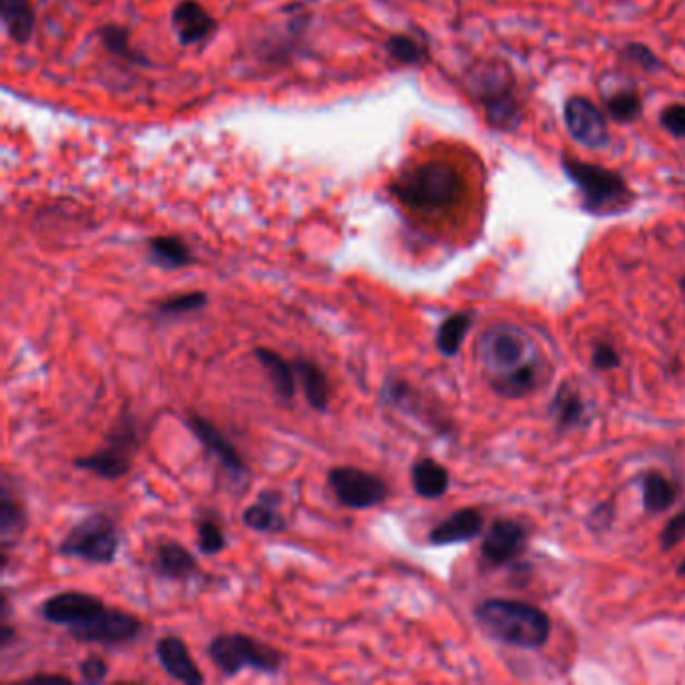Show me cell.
I'll use <instances>...</instances> for the list:
<instances>
[{"mask_svg": "<svg viewBox=\"0 0 685 685\" xmlns=\"http://www.w3.org/2000/svg\"><path fill=\"white\" fill-rule=\"evenodd\" d=\"M469 87L486 121L496 131H513L520 125L522 107L515 76L507 64L484 63L470 71Z\"/></svg>", "mask_w": 685, "mask_h": 685, "instance_id": "277c9868", "label": "cell"}, {"mask_svg": "<svg viewBox=\"0 0 685 685\" xmlns=\"http://www.w3.org/2000/svg\"><path fill=\"white\" fill-rule=\"evenodd\" d=\"M394 197L420 214H443L465 195V179L457 166L432 159L408 167L390 185Z\"/></svg>", "mask_w": 685, "mask_h": 685, "instance_id": "7a4b0ae2", "label": "cell"}, {"mask_svg": "<svg viewBox=\"0 0 685 685\" xmlns=\"http://www.w3.org/2000/svg\"><path fill=\"white\" fill-rule=\"evenodd\" d=\"M254 358L266 372L267 381L278 394L279 400L292 402L296 388H298V374L293 369V362L286 360L284 356L267 346H255Z\"/></svg>", "mask_w": 685, "mask_h": 685, "instance_id": "44dd1931", "label": "cell"}, {"mask_svg": "<svg viewBox=\"0 0 685 685\" xmlns=\"http://www.w3.org/2000/svg\"><path fill=\"white\" fill-rule=\"evenodd\" d=\"M292 362L298 374V382L302 384V390H304L305 402L316 412H322V414L328 412L332 393L331 382L324 369L305 356H298Z\"/></svg>", "mask_w": 685, "mask_h": 685, "instance_id": "7402d4cb", "label": "cell"}, {"mask_svg": "<svg viewBox=\"0 0 685 685\" xmlns=\"http://www.w3.org/2000/svg\"><path fill=\"white\" fill-rule=\"evenodd\" d=\"M155 658L159 661L161 670L169 675L173 682L185 685H202L205 675L200 670V665L191 658L188 644L179 635H164L155 644Z\"/></svg>", "mask_w": 685, "mask_h": 685, "instance_id": "2e32d148", "label": "cell"}, {"mask_svg": "<svg viewBox=\"0 0 685 685\" xmlns=\"http://www.w3.org/2000/svg\"><path fill=\"white\" fill-rule=\"evenodd\" d=\"M591 360H593V366H596L597 370H603V372H610V370L620 369V366H622V356H620V352H617L611 344H597Z\"/></svg>", "mask_w": 685, "mask_h": 685, "instance_id": "d590c367", "label": "cell"}, {"mask_svg": "<svg viewBox=\"0 0 685 685\" xmlns=\"http://www.w3.org/2000/svg\"><path fill=\"white\" fill-rule=\"evenodd\" d=\"M28 527V513L11 489V479L4 474L0 491V545H2V572L7 569L9 549L19 543Z\"/></svg>", "mask_w": 685, "mask_h": 685, "instance_id": "ac0fdd59", "label": "cell"}, {"mask_svg": "<svg viewBox=\"0 0 685 685\" xmlns=\"http://www.w3.org/2000/svg\"><path fill=\"white\" fill-rule=\"evenodd\" d=\"M565 123L573 140L584 147L605 149L610 145L608 119L589 99L573 97L565 103Z\"/></svg>", "mask_w": 685, "mask_h": 685, "instance_id": "4fadbf2b", "label": "cell"}, {"mask_svg": "<svg viewBox=\"0 0 685 685\" xmlns=\"http://www.w3.org/2000/svg\"><path fill=\"white\" fill-rule=\"evenodd\" d=\"M79 673L83 684H103L109 677V663L101 656L91 653L79 663Z\"/></svg>", "mask_w": 685, "mask_h": 685, "instance_id": "836d02e7", "label": "cell"}, {"mask_svg": "<svg viewBox=\"0 0 685 685\" xmlns=\"http://www.w3.org/2000/svg\"><path fill=\"white\" fill-rule=\"evenodd\" d=\"M185 426L197 438V443L204 446L205 453L216 458L219 467L228 472L231 481L241 482L248 479L250 469L240 450L229 441L228 434L219 431L212 420L197 412H190L185 419Z\"/></svg>", "mask_w": 685, "mask_h": 685, "instance_id": "8fae6325", "label": "cell"}, {"mask_svg": "<svg viewBox=\"0 0 685 685\" xmlns=\"http://www.w3.org/2000/svg\"><path fill=\"white\" fill-rule=\"evenodd\" d=\"M410 484L414 495L434 501L446 495L450 486V474L438 460L431 457L419 458L410 469Z\"/></svg>", "mask_w": 685, "mask_h": 685, "instance_id": "cb8c5ba5", "label": "cell"}, {"mask_svg": "<svg viewBox=\"0 0 685 685\" xmlns=\"http://www.w3.org/2000/svg\"><path fill=\"white\" fill-rule=\"evenodd\" d=\"M143 632V622L135 613L107 608L99 611L89 622L81 623L69 629V635L81 644H97V646H123L131 644Z\"/></svg>", "mask_w": 685, "mask_h": 685, "instance_id": "30bf717a", "label": "cell"}, {"mask_svg": "<svg viewBox=\"0 0 685 685\" xmlns=\"http://www.w3.org/2000/svg\"><path fill=\"white\" fill-rule=\"evenodd\" d=\"M384 51L393 63L402 64V67H420V64L429 63L431 59L426 45L420 43L419 38L410 37L405 33H396L386 38Z\"/></svg>", "mask_w": 685, "mask_h": 685, "instance_id": "f1b7e54d", "label": "cell"}, {"mask_svg": "<svg viewBox=\"0 0 685 685\" xmlns=\"http://www.w3.org/2000/svg\"><path fill=\"white\" fill-rule=\"evenodd\" d=\"M101 610H105L101 597L85 591H61L43 601L40 617L51 625L71 629L89 622Z\"/></svg>", "mask_w": 685, "mask_h": 685, "instance_id": "7c38bea8", "label": "cell"}, {"mask_svg": "<svg viewBox=\"0 0 685 685\" xmlns=\"http://www.w3.org/2000/svg\"><path fill=\"white\" fill-rule=\"evenodd\" d=\"M195 533H197V549L202 555H207V557H216L228 546V537H226L221 522L214 519L212 515L197 520Z\"/></svg>", "mask_w": 685, "mask_h": 685, "instance_id": "d6a6232c", "label": "cell"}, {"mask_svg": "<svg viewBox=\"0 0 685 685\" xmlns=\"http://www.w3.org/2000/svg\"><path fill=\"white\" fill-rule=\"evenodd\" d=\"M2 26L14 45H28L35 35V9L31 0H0Z\"/></svg>", "mask_w": 685, "mask_h": 685, "instance_id": "d4e9b609", "label": "cell"}, {"mask_svg": "<svg viewBox=\"0 0 685 685\" xmlns=\"http://www.w3.org/2000/svg\"><path fill=\"white\" fill-rule=\"evenodd\" d=\"M141 446L140 424L131 412H121L107 432L101 448L73 460L75 469L85 470L103 481H119L133 469V458Z\"/></svg>", "mask_w": 685, "mask_h": 685, "instance_id": "52a82bcc", "label": "cell"}, {"mask_svg": "<svg viewBox=\"0 0 685 685\" xmlns=\"http://www.w3.org/2000/svg\"><path fill=\"white\" fill-rule=\"evenodd\" d=\"M474 620L496 641L520 649L543 648L553 629L545 611L517 599H486Z\"/></svg>", "mask_w": 685, "mask_h": 685, "instance_id": "3957f363", "label": "cell"}, {"mask_svg": "<svg viewBox=\"0 0 685 685\" xmlns=\"http://www.w3.org/2000/svg\"><path fill=\"white\" fill-rule=\"evenodd\" d=\"M334 498L352 510H370L381 507L388 498V484L370 470L352 465L332 467L326 474Z\"/></svg>", "mask_w": 685, "mask_h": 685, "instance_id": "9c48e42d", "label": "cell"}, {"mask_svg": "<svg viewBox=\"0 0 685 685\" xmlns=\"http://www.w3.org/2000/svg\"><path fill=\"white\" fill-rule=\"evenodd\" d=\"M661 125L673 137H685V105H672L661 113Z\"/></svg>", "mask_w": 685, "mask_h": 685, "instance_id": "8d00e7d4", "label": "cell"}, {"mask_svg": "<svg viewBox=\"0 0 685 685\" xmlns=\"http://www.w3.org/2000/svg\"><path fill=\"white\" fill-rule=\"evenodd\" d=\"M149 264L164 272H178L195 264L190 245L179 236H155L147 240Z\"/></svg>", "mask_w": 685, "mask_h": 685, "instance_id": "603a6c76", "label": "cell"}, {"mask_svg": "<svg viewBox=\"0 0 685 685\" xmlns=\"http://www.w3.org/2000/svg\"><path fill=\"white\" fill-rule=\"evenodd\" d=\"M23 684L73 685V680L63 673H37V675L25 677Z\"/></svg>", "mask_w": 685, "mask_h": 685, "instance_id": "f35d334b", "label": "cell"}, {"mask_svg": "<svg viewBox=\"0 0 685 685\" xmlns=\"http://www.w3.org/2000/svg\"><path fill=\"white\" fill-rule=\"evenodd\" d=\"M551 419L555 420L558 431H573L587 424V407L581 394L569 384H561L551 400Z\"/></svg>", "mask_w": 685, "mask_h": 685, "instance_id": "484cf974", "label": "cell"}, {"mask_svg": "<svg viewBox=\"0 0 685 685\" xmlns=\"http://www.w3.org/2000/svg\"><path fill=\"white\" fill-rule=\"evenodd\" d=\"M472 324H474L472 312H455L446 316L436 331V338H434L436 350L445 358H455L467 340Z\"/></svg>", "mask_w": 685, "mask_h": 685, "instance_id": "4316f807", "label": "cell"}, {"mask_svg": "<svg viewBox=\"0 0 685 685\" xmlns=\"http://www.w3.org/2000/svg\"><path fill=\"white\" fill-rule=\"evenodd\" d=\"M605 109L617 123H634L641 115V97L632 85H623L605 95Z\"/></svg>", "mask_w": 685, "mask_h": 685, "instance_id": "4dcf8cb0", "label": "cell"}, {"mask_svg": "<svg viewBox=\"0 0 685 685\" xmlns=\"http://www.w3.org/2000/svg\"><path fill=\"white\" fill-rule=\"evenodd\" d=\"M284 496L278 491H262L254 503L241 513V522L255 533L279 534L288 531V519L281 513Z\"/></svg>", "mask_w": 685, "mask_h": 685, "instance_id": "ffe728a7", "label": "cell"}, {"mask_svg": "<svg viewBox=\"0 0 685 685\" xmlns=\"http://www.w3.org/2000/svg\"><path fill=\"white\" fill-rule=\"evenodd\" d=\"M482 527H484V517L479 508H460L432 527L429 543L432 546L469 543L482 533Z\"/></svg>", "mask_w": 685, "mask_h": 685, "instance_id": "d6986e66", "label": "cell"}, {"mask_svg": "<svg viewBox=\"0 0 685 685\" xmlns=\"http://www.w3.org/2000/svg\"><path fill=\"white\" fill-rule=\"evenodd\" d=\"M625 57L629 61L639 64L641 69H646V71H653V69L660 67V61L656 59V55L649 51L648 47H641V45H629L625 49Z\"/></svg>", "mask_w": 685, "mask_h": 685, "instance_id": "74e56055", "label": "cell"}, {"mask_svg": "<svg viewBox=\"0 0 685 685\" xmlns=\"http://www.w3.org/2000/svg\"><path fill=\"white\" fill-rule=\"evenodd\" d=\"M563 169L581 193L584 207L596 216H611L627 209L634 202V191L617 171L585 164L577 157H563Z\"/></svg>", "mask_w": 685, "mask_h": 685, "instance_id": "5b68a950", "label": "cell"}, {"mask_svg": "<svg viewBox=\"0 0 685 685\" xmlns=\"http://www.w3.org/2000/svg\"><path fill=\"white\" fill-rule=\"evenodd\" d=\"M171 26L181 47H193L216 35L217 21L200 0H179L171 11Z\"/></svg>", "mask_w": 685, "mask_h": 685, "instance_id": "5bb4252c", "label": "cell"}, {"mask_svg": "<svg viewBox=\"0 0 685 685\" xmlns=\"http://www.w3.org/2000/svg\"><path fill=\"white\" fill-rule=\"evenodd\" d=\"M677 575H680V577H684L685 575V558L680 563V567H677Z\"/></svg>", "mask_w": 685, "mask_h": 685, "instance_id": "60d3db41", "label": "cell"}, {"mask_svg": "<svg viewBox=\"0 0 685 685\" xmlns=\"http://www.w3.org/2000/svg\"><path fill=\"white\" fill-rule=\"evenodd\" d=\"M685 539V508L673 519L668 520L660 534V545L663 551H672Z\"/></svg>", "mask_w": 685, "mask_h": 685, "instance_id": "e575fe53", "label": "cell"}, {"mask_svg": "<svg viewBox=\"0 0 685 685\" xmlns=\"http://www.w3.org/2000/svg\"><path fill=\"white\" fill-rule=\"evenodd\" d=\"M207 304H209V296L204 290L173 293V296H169L166 300L155 304V316L167 320V317L195 314V312H202Z\"/></svg>", "mask_w": 685, "mask_h": 685, "instance_id": "1f68e13d", "label": "cell"}, {"mask_svg": "<svg viewBox=\"0 0 685 685\" xmlns=\"http://www.w3.org/2000/svg\"><path fill=\"white\" fill-rule=\"evenodd\" d=\"M97 35L101 38L103 47L111 52V55H115V57H119L121 61H128V63L131 64H140V67H147V64H149L147 57L141 55V52L131 45V33H129V28H125V26L109 23V25L101 26Z\"/></svg>", "mask_w": 685, "mask_h": 685, "instance_id": "f546056e", "label": "cell"}, {"mask_svg": "<svg viewBox=\"0 0 685 685\" xmlns=\"http://www.w3.org/2000/svg\"><path fill=\"white\" fill-rule=\"evenodd\" d=\"M641 498L648 513H663L677 501V489L665 474L651 470L641 479Z\"/></svg>", "mask_w": 685, "mask_h": 685, "instance_id": "83f0119b", "label": "cell"}, {"mask_svg": "<svg viewBox=\"0 0 685 685\" xmlns=\"http://www.w3.org/2000/svg\"><path fill=\"white\" fill-rule=\"evenodd\" d=\"M525 543L527 533L520 522L513 519H496L482 539V558L493 567L507 565L508 561L519 557Z\"/></svg>", "mask_w": 685, "mask_h": 685, "instance_id": "9a60e30c", "label": "cell"}, {"mask_svg": "<svg viewBox=\"0 0 685 685\" xmlns=\"http://www.w3.org/2000/svg\"><path fill=\"white\" fill-rule=\"evenodd\" d=\"M14 641H16V629L7 620V622H2V627H0V649L7 651V649L13 646Z\"/></svg>", "mask_w": 685, "mask_h": 685, "instance_id": "ab89813d", "label": "cell"}, {"mask_svg": "<svg viewBox=\"0 0 685 685\" xmlns=\"http://www.w3.org/2000/svg\"><path fill=\"white\" fill-rule=\"evenodd\" d=\"M149 569L155 577L164 581L183 584L190 581L200 573L197 557L191 553L188 546L181 545L178 541H159L153 551Z\"/></svg>", "mask_w": 685, "mask_h": 685, "instance_id": "e0dca14e", "label": "cell"}, {"mask_svg": "<svg viewBox=\"0 0 685 685\" xmlns=\"http://www.w3.org/2000/svg\"><path fill=\"white\" fill-rule=\"evenodd\" d=\"M121 549V531L113 517L95 510L76 520L59 541L57 553L64 558H76L89 565H111Z\"/></svg>", "mask_w": 685, "mask_h": 685, "instance_id": "ba28073f", "label": "cell"}, {"mask_svg": "<svg viewBox=\"0 0 685 685\" xmlns=\"http://www.w3.org/2000/svg\"><path fill=\"white\" fill-rule=\"evenodd\" d=\"M207 656L224 677H236L245 670L276 675L288 661L281 649L248 634H221L207 646Z\"/></svg>", "mask_w": 685, "mask_h": 685, "instance_id": "8992f818", "label": "cell"}, {"mask_svg": "<svg viewBox=\"0 0 685 685\" xmlns=\"http://www.w3.org/2000/svg\"><path fill=\"white\" fill-rule=\"evenodd\" d=\"M680 288H682V293L685 296V278L680 281Z\"/></svg>", "mask_w": 685, "mask_h": 685, "instance_id": "b9f144b4", "label": "cell"}, {"mask_svg": "<svg viewBox=\"0 0 685 685\" xmlns=\"http://www.w3.org/2000/svg\"><path fill=\"white\" fill-rule=\"evenodd\" d=\"M482 372L493 393L503 398H525L545 382V358L527 332L498 322L479 342Z\"/></svg>", "mask_w": 685, "mask_h": 685, "instance_id": "6da1fadb", "label": "cell"}]
</instances>
